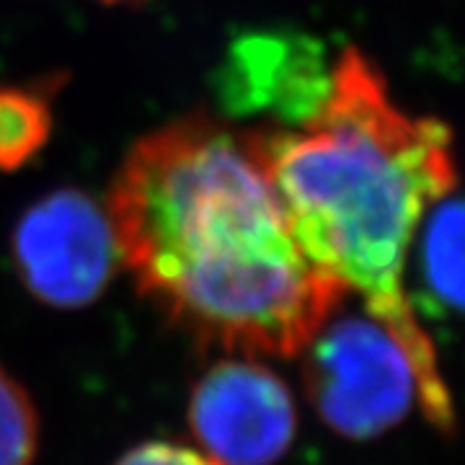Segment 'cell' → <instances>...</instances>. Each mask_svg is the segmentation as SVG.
I'll use <instances>...</instances> for the list:
<instances>
[{
	"instance_id": "1",
	"label": "cell",
	"mask_w": 465,
	"mask_h": 465,
	"mask_svg": "<svg viewBox=\"0 0 465 465\" xmlns=\"http://www.w3.org/2000/svg\"><path fill=\"white\" fill-rule=\"evenodd\" d=\"M106 213L140 292L202 347L295 357L349 295L300 249L253 133L215 119L143 137Z\"/></svg>"
},
{
	"instance_id": "2",
	"label": "cell",
	"mask_w": 465,
	"mask_h": 465,
	"mask_svg": "<svg viewBox=\"0 0 465 465\" xmlns=\"http://www.w3.org/2000/svg\"><path fill=\"white\" fill-rule=\"evenodd\" d=\"M269 182L305 256L365 298V311L406 347L419 403L437 432H455L434 344L403 290V266L427 207L455 189L452 134L388 96L365 54L349 47L313 119L253 133Z\"/></svg>"
},
{
	"instance_id": "3",
	"label": "cell",
	"mask_w": 465,
	"mask_h": 465,
	"mask_svg": "<svg viewBox=\"0 0 465 465\" xmlns=\"http://www.w3.org/2000/svg\"><path fill=\"white\" fill-rule=\"evenodd\" d=\"M339 308L302 349L305 391L329 430L349 440H372L411 411L419 399L416 367L382 321L367 311L339 313Z\"/></svg>"
},
{
	"instance_id": "4",
	"label": "cell",
	"mask_w": 465,
	"mask_h": 465,
	"mask_svg": "<svg viewBox=\"0 0 465 465\" xmlns=\"http://www.w3.org/2000/svg\"><path fill=\"white\" fill-rule=\"evenodd\" d=\"M11 253L24 287L60 311L96 302L122 264L109 213L81 189L34 202L16 223Z\"/></svg>"
},
{
	"instance_id": "5",
	"label": "cell",
	"mask_w": 465,
	"mask_h": 465,
	"mask_svg": "<svg viewBox=\"0 0 465 465\" xmlns=\"http://www.w3.org/2000/svg\"><path fill=\"white\" fill-rule=\"evenodd\" d=\"M189 427L220 465H274L298 432L287 382L251 357H225L202 372L189 396Z\"/></svg>"
},
{
	"instance_id": "6",
	"label": "cell",
	"mask_w": 465,
	"mask_h": 465,
	"mask_svg": "<svg viewBox=\"0 0 465 465\" xmlns=\"http://www.w3.org/2000/svg\"><path fill=\"white\" fill-rule=\"evenodd\" d=\"M331 70L323 47L298 32H256L241 36L217 73V94L232 114L269 112L284 127L318 114L329 96Z\"/></svg>"
},
{
	"instance_id": "7",
	"label": "cell",
	"mask_w": 465,
	"mask_h": 465,
	"mask_svg": "<svg viewBox=\"0 0 465 465\" xmlns=\"http://www.w3.org/2000/svg\"><path fill=\"white\" fill-rule=\"evenodd\" d=\"M416 232L424 300L440 316H458L463 311V204L455 189L427 207Z\"/></svg>"
},
{
	"instance_id": "8",
	"label": "cell",
	"mask_w": 465,
	"mask_h": 465,
	"mask_svg": "<svg viewBox=\"0 0 465 465\" xmlns=\"http://www.w3.org/2000/svg\"><path fill=\"white\" fill-rule=\"evenodd\" d=\"M50 134V101L24 85H0V171L26 166Z\"/></svg>"
},
{
	"instance_id": "9",
	"label": "cell",
	"mask_w": 465,
	"mask_h": 465,
	"mask_svg": "<svg viewBox=\"0 0 465 465\" xmlns=\"http://www.w3.org/2000/svg\"><path fill=\"white\" fill-rule=\"evenodd\" d=\"M36 450V406L26 388L0 367V465H32Z\"/></svg>"
},
{
	"instance_id": "10",
	"label": "cell",
	"mask_w": 465,
	"mask_h": 465,
	"mask_svg": "<svg viewBox=\"0 0 465 465\" xmlns=\"http://www.w3.org/2000/svg\"><path fill=\"white\" fill-rule=\"evenodd\" d=\"M116 465H220L197 450L173 442H145L130 450Z\"/></svg>"
},
{
	"instance_id": "11",
	"label": "cell",
	"mask_w": 465,
	"mask_h": 465,
	"mask_svg": "<svg viewBox=\"0 0 465 465\" xmlns=\"http://www.w3.org/2000/svg\"><path fill=\"white\" fill-rule=\"evenodd\" d=\"M104 3H122V0H104Z\"/></svg>"
}]
</instances>
